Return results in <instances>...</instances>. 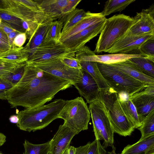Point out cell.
Returning <instances> with one entry per match:
<instances>
[{"mask_svg": "<svg viewBox=\"0 0 154 154\" xmlns=\"http://www.w3.org/2000/svg\"><path fill=\"white\" fill-rule=\"evenodd\" d=\"M78 134L64 124L60 125L49 141L50 151L53 154H62L70 146L71 141Z\"/></svg>", "mask_w": 154, "mask_h": 154, "instance_id": "2e32d148", "label": "cell"}, {"mask_svg": "<svg viewBox=\"0 0 154 154\" xmlns=\"http://www.w3.org/2000/svg\"><path fill=\"white\" fill-rule=\"evenodd\" d=\"M0 154H4L2 153L1 152H0Z\"/></svg>", "mask_w": 154, "mask_h": 154, "instance_id": "db71d44e", "label": "cell"}, {"mask_svg": "<svg viewBox=\"0 0 154 154\" xmlns=\"http://www.w3.org/2000/svg\"><path fill=\"white\" fill-rule=\"evenodd\" d=\"M121 154L120 153V154Z\"/></svg>", "mask_w": 154, "mask_h": 154, "instance_id": "11a10c76", "label": "cell"}, {"mask_svg": "<svg viewBox=\"0 0 154 154\" xmlns=\"http://www.w3.org/2000/svg\"><path fill=\"white\" fill-rule=\"evenodd\" d=\"M10 122L13 123L17 124L18 122V118L17 115H13L9 118Z\"/></svg>", "mask_w": 154, "mask_h": 154, "instance_id": "7dc6e473", "label": "cell"}, {"mask_svg": "<svg viewBox=\"0 0 154 154\" xmlns=\"http://www.w3.org/2000/svg\"><path fill=\"white\" fill-rule=\"evenodd\" d=\"M29 54L24 47L12 46L7 50L0 53V61L15 64L26 63Z\"/></svg>", "mask_w": 154, "mask_h": 154, "instance_id": "7402d4cb", "label": "cell"}, {"mask_svg": "<svg viewBox=\"0 0 154 154\" xmlns=\"http://www.w3.org/2000/svg\"><path fill=\"white\" fill-rule=\"evenodd\" d=\"M23 154H47L50 151L49 141L41 144H34L26 140L23 143Z\"/></svg>", "mask_w": 154, "mask_h": 154, "instance_id": "4dcf8cb0", "label": "cell"}, {"mask_svg": "<svg viewBox=\"0 0 154 154\" xmlns=\"http://www.w3.org/2000/svg\"><path fill=\"white\" fill-rule=\"evenodd\" d=\"M13 86L6 79L0 77V91L6 92Z\"/></svg>", "mask_w": 154, "mask_h": 154, "instance_id": "ab89813d", "label": "cell"}, {"mask_svg": "<svg viewBox=\"0 0 154 154\" xmlns=\"http://www.w3.org/2000/svg\"><path fill=\"white\" fill-rule=\"evenodd\" d=\"M22 64H15L0 61V77L5 79Z\"/></svg>", "mask_w": 154, "mask_h": 154, "instance_id": "836d02e7", "label": "cell"}, {"mask_svg": "<svg viewBox=\"0 0 154 154\" xmlns=\"http://www.w3.org/2000/svg\"><path fill=\"white\" fill-rule=\"evenodd\" d=\"M99 100L106 108L114 132L124 137L130 136L135 128L123 111L118 93L111 88L100 90Z\"/></svg>", "mask_w": 154, "mask_h": 154, "instance_id": "3957f363", "label": "cell"}, {"mask_svg": "<svg viewBox=\"0 0 154 154\" xmlns=\"http://www.w3.org/2000/svg\"><path fill=\"white\" fill-rule=\"evenodd\" d=\"M154 36V35H137L125 33L105 52L111 54H141L139 51L141 45L146 41Z\"/></svg>", "mask_w": 154, "mask_h": 154, "instance_id": "8fae6325", "label": "cell"}, {"mask_svg": "<svg viewBox=\"0 0 154 154\" xmlns=\"http://www.w3.org/2000/svg\"><path fill=\"white\" fill-rule=\"evenodd\" d=\"M105 148L99 140H95L91 143L87 154H106Z\"/></svg>", "mask_w": 154, "mask_h": 154, "instance_id": "8d00e7d4", "label": "cell"}, {"mask_svg": "<svg viewBox=\"0 0 154 154\" xmlns=\"http://www.w3.org/2000/svg\"><path fill=\"white\" fill-rule=\"evenodd\" d=\"M115 150H112L111 151L108 152H107V154H117Z\"/></svg>", "mask_w": 154, "mask_h": 154, "instance_id": "f907efd6", "label": "cell"}, {"mask_svg": "<svg viewBox=\"0 0 154 154\" xmlns=\"http://www.w3.org/2000/svg\"><path fill=\"white\" fill-rule=\"evenodd\" d=\"M140 54L154 62V36L148 39L139 48Z\"/></svg>", "mask_w": 154, "mask_h": 154, "instance_id": "1f68e13d", "label": "cell"}, {"mask_svg": "<svg viewBox=\"0 0 154 154\" xmlns=\"http://www.w3.org/2000/svg\"><path fill=\"white\" fill-rule=\"evenodd\" d=\"M121 154H154V134L136 143L128 145Z\"/></svg>", "mask_w": 154, "mask_h": 154, "instance_id": "44dd1931", "label": "cell"}, {"mask_svg": "<svg viewBox=\"0 0 154 154\" xmlns=\"http://www.w3.org/2000/svg\"><path fill=\"white\" fill-rule=\"evenodd\" d=\"M26 65V62L22 64L5 79L14 86L20 81L22 77Z\"/></svg>", "mask_w": 154, "mask_h": 154, "instance_id": "d6a6232c", "label": "cell"}, {"mask_svg": "<svg viewBox=\"0 0 154 154\" xmlns=\"http://www.w3.org/2000/svg\"><path fill=\"white\" fill-rule=\"evenodd\" d=\"M60 60L64 64L70 68L77 70L82 69L80 61L75 56H65L60 58Z\"/></svg>", "mask_w": 154, "mask_h": 154, "instance_id": "d590c367", "label": "cell"}, {"mask_svg": "<svg viewBox=\"0 0 154 154\" xmlns=\"http://www.w3.org/2000/svg\"><path fill=\"white\" fill-rule=\"evenodd\" d=\"M134 22L133 17L123 14L106 19L96 45L94 52H105L124 35Z\"/></svg>", "mask_w": 154, "mask_h": 154, "instance_id": "277c9868", "label": "cell"}, {"mask_svg": "<svg viewBox=\"0 0 154 154\" xmlns=\"http://www.w3.org/2000/svg\"><path fill=\"white\" fill-rule=\"evenodd\" d=\"M0 12L5 13L22 21H30L39 24L49 23L51 18L42 11H34L18 0L0 1Z\"/></svg>", "mask_w": 154, "mask_h": 154, "instance_id": "ba28073f", "label": "cell"}, {"mask_svg": "<svg viewBox=\"0 0 154 154\" xmlns=\"http://www.w3.org/2000/svg\"><path fill=\"white\" fill-rule=\"evenodd\" d=\"M81 1V0H69L68 5L62 10V17L75 10L76 6Z\"/></svg>", "mask_w": 154, "mask_h": 154, "instance_id": "f35d334b", "label": "cell"}, {"mask_svg": "<svg viewBox=\"0 0 154 154\" xmlns=\"http://www.w3.org/2000/svg\"><path fill=\"white\" fill-rule=\"evenodd\" d=\"M0 40L10 46L9 44L7 34L4 32L0 29Z\"/></svg>", "mask_w": 154, "mask_h": 154, "instance_id": "ee69618b", "label": "cell"}, {"mask_svg": "<svg viewBox=\"0 0 154 154\" xmlns=\"http://www.w3.org/2000/svg\"><path fill=\"white\" fill-rule=\"evenodd\" d=\"M91 143L89 142L85 145L75 148L74 154H87Z\"/></svg>", "mask_w": 154, "mask_h": 154, "instance_id": "b9f144b4", "label": "cell"}, {"mask_svg": "<svg viewBox=\"0 0 154 154\" xmlns=\"http://www.w3.org/2000/svg\"><path fill=\"white\" fill-rule=\"evenodd\" d=\"M141 56H143L140 54L113 53L100 55L95 54L92 56L86 54L76 55L75 57L80 61H93L107 64H111L126 61L131 58Z\"/></svg>", "mask_w": 154, "mask_h": 154, "instance_id": "e0dca14e", "label": "cell"}, {"mask_svg": "<svg viewBox=\"0 0 154 154\" xmlns=\"http://www.w3.org/2000/svg\"><path fill=\"white\" fill-rule=\"evenodd\" d=\"M106 19L100 12L91 13L89 11L87 15L67 32L60 35L59 42L68 38L88 27Z\"/></svg>", "mask_w": 154, "mask_h": 154, "instance_id": "d6986e66", "label": "cell"}, {"mask_svg": "<svg viewBox=\"0 0 154 154\" xmlns=\"http://www.w3.org/2000/svg\"><path fill=\"white\" fill-rule=\"evenodd\" d=\"M75 54L59 42L54 44L43 42L29 55L26 63L27 65H32L65 56H75Z\"/></svg>", "mask_w": 154, "mask_h": 154, "instance_id": "9c48e42d", "label": "cell"}, {"mask_svg": "<svg viewBox=\"0 0 154 154\" xmlns=\"http://www.w3.org/2000/svg\"><path fill=\"white\" fill-rule=\"evenodd\" d=\"M2 22V20L0 18V24Z\"/></svg>", "mask_w": 154, "mask_h": 154, "instance_id": "f5cc1de1", "label": "cell"}, {"mask_svg": "<svg viewBox=\"0 0 154 154\" xmlns=\"http://www.w3.org/2000/svg\"><path fill=\"white\" fill-rule=\"evenodd\" d=\"M135 0H110L106 1L101 13L104 17L125 10Z\"/></svg>", "mask_w": 154, "mask_h": 154, "instance_id": "4316f807", "label": "cell"}, {"mask_svg": "<svg viewBox=\"0 0 154 154\" xmlns=\"http://www.w3.org/2000/svg\"><path fill=\"white\" fill-rule=\"evenodd\" d=\"M10 48V46L0 40V53L7 50Z\"/></svg>", "mask_w": 154, "mask_h": 154, "instance_id": "f6af8a7d", "label": "cell"}, {"mask_svg": "<svg viewBox=\"0 0 154 154\" xmlns=\"http://www.w3.org/2000/svg\"><path fill=\"white\" fill-rule=\"evenodd\" d=\"M65 101L61 99H56L47 105L20 111L17 115L19 119L17 127L29 132L45 128L58 119V115Z\"/></svg>", "mask_w": 154, "mask_h": 154, "instance_id": "7a4b0ae2", "label": "cell"}, {"mask_svg": "<svg viewBox=\"0 0 154 154\" xmlns=\"http://www.w3.org/2000/svg\"><path fill=\"white\" fill-rule=\"evenodd\" d=\"M106 19L88 27L60 43L71 52L75 53L84 46L87 42L100 33Z\"/></svg>", "mask_w": 154, "mask_h": 154, "instance_id": "7c38bea8", "label": "cell"}, {"mask_svg": "<svg viewBox=\"0 0 154 154\" xmlns=\"http://www.w3.org/2000/svg\"><path fill=\"white\" fill-rule=\"evenodd\" d=\"M79 80L73 85L86 102L90 103L100 99V90L92 77L82 68L79 70Z\"/></svg>", "mask_w": 154, "mask_h": 154, "instance_id": "5bb4252c", "label": "cell"}, {"mask_svg": "<svg viewBox=\"0 0 154 154\" xmlns=\"http://www.w3.org/2000/svg\"><path fill=\"white\" fill-rule=\"evenodd\" d=\"M63 26V22L59 20L51 22L44 42L53 44L58 43Z\"/></svg>", "mask_w": 154, "mask_h": 154, "instance_id": "83f0119b", "label": "cell"}, {"mask_svg": "<svg viewBox=\"0 0 154 154\" xmlns=\"http://www.w3.org/2000/svg\"><path fill=\"white\" fill-rule=\"evenodd\" d=\"M92 120L95 139L103 140L102 145L105 149L110 146L116 150L114 146V132L110 122L108 111L100 100L89 103V108Z\"/></svg>", "mask_w": 154, "mask_h": 154, "instance_id": "52a82bcc", "label": "cell"}, {"mask_svg": "<svg viewBox=\"0 0 154 154\" xmlns=\"http://www.w3.org/2000/svg\"><path fill=\"white\" fill-rule=\"evenodd\" d=\"M40 24L30 21H22V26L27 38L30 39L34 35Z\"/></svg>", "mask_w": 154, "mask_h": 154, "instance_id": "e575fe53", "label": "cell"}, {"mask_svg": "<svg viewBox=\"0 0 154 154\" xmlns=\"http://www.w3.org/2000/svg\"><path fill=\"white\" fill-rule=\"evenodd\" d=\"M119 100L121 108L127 118L134 125L135 128L142 124L135 107L132 103L130 96L128 95H119Z\"/></svg>", "mask_w": 154, "mask_h": 154, "instance_id": "603a6c76", "label": "cell"}, {"mask_svg": "<svg viewBox=\"0 0 154 154\" xmlns=\"http://www.w3.org/2000/svg\"><path fill=\"white\" fill-rule=\"evenodd\" d=\"M6 137L3 133L0 132V146H2L6 141Z\"/></svg>", "mask_w": 154, "mask_h": 154, "instance_id": "c3c4849f", "label": "cell"}, {"mask_svg": "<svg viewBox=\"0 0 154 154\" xmlns=\"http://www.w3.org/2000/svg\"><path fill=\"white\" fill-rule=\"evenodd\" d=\"M40 9L54 21L63 16V9L68 5L69 0H36Z\"/></svg>", "mask_w": 154, "mask_h": 154, "instance_id": "ffe728a7", "label": "cell"}, {"mask_svg": "<svg viewBox=\"0 0 154 154\" xmlns=\"http://www.w3.org/2000/svg\"><path fill=\"white\" fill-rule=\"evenodd\" d=\"M128 60L146 74L154 78V62L143 56L131 58Z\"/></svg>", "mask_w": 154, "mask_h": 154, "instance_id": "f1b7e54d", "label": "cell"}, {"mask_svg": "<svg viewBox=\"0 0 154 154\" xmlns=\"http://www.w3.org/2000/svg\"><path fill=\"white\" fill-rule=\"evenodd\" d=\"M20 32H21L18 31H16L11 32L7 35L9 44L11 47L13 45L12 43L14 38Z\"/></svg>", "mask_w": 154, "mask_h": 154, "instance_id": "7bdbcfd3", "label": "cell"}, {"mask_svg": "<svg viewBox=\"0 0 154 154\" xmlns=\"http://www.w3.org/2000/svg\"><path fill=\"white\" fill-rule=\"evenodd\" d=\"M58 118L63 119V124L78 134L88 129L90 113L82 98L78 97L66 100Z\"/></svg>", "mask_w": 154, "mask_h": 154, "instance_id": "8992f818", "label": "cell"}, {"mask_svg": "<svg viewBox=\"0 0 154 154\" xmlns=\"http://www.w3.org/2000/svg\"><path fill=\"white\" fill-rule=\"evenodd\" d=\"M110 65L142 82L148 85H154V78L146 74L128 60Z\"/></svg>", "mask_w": 154, "mask_h": 154, "instance_id": "ac0fdd59", "label": "cell"}, {"mask_svg": "<svg viewBox=\"0 0 154 154\" xmlns=\"http://www.w3.org/2000/svg\"><path fill=\"white\" fill-rule=\"evenodd\" d=\"M27 36L25 32H21L18 34L14 38L12 43V46L21 47L25 43Z\"/></svg>", "mask_w": 154, "mask_h": 154, "instance_id": "74e56055", "label": "cell"}, {"mask_svg": "<svg viewBox=\"0 0 154 154\" xmlns=\"http://www.w3.org/2000/svg\"><path fill=\"white\" fill-rule=\"evenodd\" d=\"M28 65L35 66L54 76L69 81L73 85L79 80V70L67 66L60 59Z\"/></svg>", "mask_w": 154, "mask_h": 154, "instance_id": "30bf717a", "label": "cell"}, {"mask_svg": "<svg viewBox=\"0 0 154 154\" xmlns=\"http://www.w3.org/2000/svg\"><path fill=\"white\" fill-rule=\"evenodd\" d=\"M88 12L89 11L85 12L82 9L76 8L62 17L59 20L63 23L61 35L67 32L74 27L87 15Z\"/></svg>", "mask_w": 154, "mask_h": 154, "instance_id": "d4e9b609", "label": "cell"}, {"mask_svg": "<svg viewBox=\"0 0 154 154\" xmlns=\"http://www.w3.org/2000/svg\"><path fill=\"white\" fill-rule=\"evenodd\" d=\"M0 29L7 35L11 32L17 31L8 24L2 21L0 24Z\"/></svg>", "mask_w": 154, "mask_h": 154, "instance_id": "60d3db41", "label": "cell"}, {"mask_svg": "<svg viewBox=\"0 0 154 154\" xmlns=\"http://www.w3.org/2000/svg\"><path fill=\"white\" fill-rule=\"evenodd\" d=\"M0 99L7 100L6 92L0 91Z\"/></svg>", "mask_w": 154, "mask_h": 154, "instance_id": "681fc988", "label": "cell"}, {"mask_svg": "<svg viewBox=\"0 0 154 154\" xmlns=\"http://www.w3.org/2000/svg\"><path fill=\"white\" fill-rule=\"evenodd\" d=\"M137 129L140 131L141 135L140 140L154 134V110L146 117L141 126Z\"/></svg>", "mask_w": 154, "mask_h": 154, "instance_id": "f546056e", "label": "cell"}, {"mask_svg": "<svg viewBox=\"0 0 154 154\" xmlns=\"http://www.w3.org/2000/svg\"><path fill=\"white\" fill-rule=\"evenodd\" d=\"M47 154H53L51 152L49 151Z\"/></svg>", "mask_w": 154, "mask_h": 154, "instance_id": "816d5d0a", "label": "cell"}, {"mask_svg": "<svg viewBox=\"0 0 154 154\" xmlns=\"http://www.w3.org/2000/svg\"><path fill=\"white\" fill-rule=\"evenodd\" d=\"M80 62L82 68L92 77L100 90H107L110 88L99 69L97 62L89 61Z\"/></svg>", "mask_w": 154, "mask_h": 154, "instance_id": "cb8c5ba5", "label": "cell"}, {"mask_svg": "<svg viewBox=\"0 0 154 154\" xmlns=\"http://www.w3.org/2000/svg\"><path fill=\"white\" fill-rule=\"evenodd\" d=\"M75 149L74 146H69L62 154H74Z\"/></svg>", "mask_w": 154, "mask_h": 154, "instance_id": "bcb514c9", "label": "cell"}, {"mask_svg": "<svg viewBox=\"0 0 154 154\" xmlns=\"http://www.w3.org/2000/svg\"><path fill=\"white\" fill-rule=\"evenodd\" d=\"M130 98L142 123L146 117L154 110V85L147 86L130 96Z\"/></svg>", "mask_w": 154, "mask_h": 154, "instance_id": "4fadbf2b", "label": "cell"}, {"mask_svg": "<svg viewBox=\"0 0 154 154\" xmlns=\"http://www.w3.org/2000/svg\"><path fill=\"white\" fill-rule=\"evenodd\" d=\"M72 85L69 81L26 64L20 80L6 92L7 100L12 108H35L44 105L58 92Z\"/></svg>", "mask_w": 154, "mask_h": 154, "instance_id": "6da1fadb", "label": "cell"}, {"mask_svg": "<svg viewBox=\"0 0 154 154\" xmlns=\"http://www.w3.org/2000/svg\"><path fill=\"white\" fill-rule=\"evenodd\" d=\"M101 73L110 88L119 95L131 96L149 85L117 69L110 64L97 63Z\"/></svg>", "mask_w": 154, "mask_h": 154, "instance_id": "5b68a950", "label": "cell"}, {"mask_svg": "<svg viewBox=\"0 0 154 154\" xmlns=\"http://www.w3.org/2000/svg\"><path fill=\"white\" fill-rule=\"evenodd\" d=\"M50 23L40 24L34 35L24 47L29 55L44 42Z\"/></svg>", "mask_w": 154, "mask_h": 154, "instance_id": "484cf974", "label": "cell"}, {"mask_svg": "<svg viewBox=\"0 0 154 154\" xmlns=\"http://www.w3.org/2000/svg\"><path fill=\"white\" fill-rule=\"evenodd\" d=\"M134 22L125 33L137 35H154V19L145 9L137 13Z\"/></svg>", "mask_w": 154, "mask_h": 154, "instance_id": "9a60e30c", "label": "cell"}]
</instances>
